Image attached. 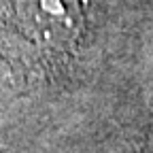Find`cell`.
I'll return each mask as SVG.
<instances>
[{"mask_svg": "<svg viewBox=\"0 0 153 153\" xmlns=\"http://www.w3.org/2000/svg\"><path fill=\"white\" fill-rule=\"evenodd\" d=\"M24 17L38 43L51 49H70L83 30L79 0H24Z\"/></svg>", "mask_w": 153, "mask_h": 153, "instance_id": "6da1fadb", "label": "cell"}]
</instances>
